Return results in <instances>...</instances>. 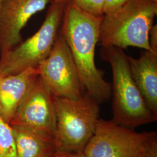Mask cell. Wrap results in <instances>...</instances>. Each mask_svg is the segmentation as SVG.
<instances>
[{"mask_svg": "<svg viewBox=\"0 0 157 157\" xmlns=\"http://www.w3.org/2000/svg\"><path fill=\"white\" fill-rule=\"evenodd\" d=\"M102 17L86 13L69 0L59 30L73 56L83 91L99 104L107 101L112 91L111 84L104 78V72L95 65V47Z\"/></svg>", "mask_w": 157, "mask_h": 157, "instance_id": "6da1fadb", "label": "cell"}, {"mask_svg": "<svg viewBox=\"0 0 157 157\" xmlns=\"http://www.w3.org/2000/svg\"><path fill=\"white\" fill-rule=\"evenodd\" d=\"M102 59L108 62L112 73V111L115 123L134 129L157 120L133 79L128 56L123 49L102 47Z\"/></svg>", "mask_w": 157, "mask_h": 157, "instance_id": "7a4b0ae2", "label": "cell"}, {"mask_svg": "<svg viewBox=\"0 0 157 157\" xmlns=\"http://www.w3.org/2000/svg\"><path fill=\"white\" fill-rule=\"evenodd\" d=\"M157 13V2L130 0L117 11L103 16L98 43L102 47H135L151 51L148 36Z\"/></svg>", "mask_w": 157, "mask_h": 157, "instance_id": "3957f363", "label": "cell"}, {"mask_svg": "<svg viewBox=\"0 0 157 157\" xmlns=\"http://www.w3.org/2000/svg\"><path fill=\"white\" fill-rule=\"evenodd\" d=\"M56 113V151L83 152L100 119L99 103L87 93L78 99L52 95Z\"/></svg>", "mask_w": 157, "mask_h": 157, "instance_id": "277c9868", "label": "cell"}, {"mask_svg": "<svg viewBox=\"0 0 157 157\" xmlns=\"http://www.w3.org/2000/svg\"><path fill=\"white\" fill-rule=\"evenodd\" d=\"M67 1H52L45 20L37 32L6 56L0 57V76L37 68L47 58L58 35Z\"/></svg>", "mask_w": 157, "mask_h": 157, "instance_id": "5b68a950", "label": "cell"}, {"mask_svg": "<svg viewBox=\"0 0 157 157\" xmlns=\"http://www.w3.org/2000/svg\"><path fill=\"white\" fill-rule=\"evenodd\" d=\"M157 140L156 132H137L112 120L100 119L83 153L85 157H140Z\"/></svg>", "mask_w": 157, "mask_h": 157, "instance_id": "8992f818", "label": "cell"}, {"mask_svg": "<svg viewBox=\"0 0 157 157\" xmlns=\"http://www.w3.org/2000/svg\"><path fill=\"white\" fill-rule=\"evenodd\" d=\"M37 68L52 95L78 99L83 94L73 56L59 31L49 56Z\"/></svg>", "mask_w": 157, "mask_h": 157, "instance_id": "52a82bcc", "label": "cell"}, {"mask_svg": "<svg viewBox=\"0 0 157 157\" xmlns=\"http://www.w3.org/2000/svg\"><path fill=\"white\" fill-rule=\"evenodd\" d=\"M9 124L54 137L56 113L52 94L39 75L18 105Z\"/></svg>", "mask_w": 157, "mask_h": 157, "instance_id": "ba28073f", "label": "cell"}, {"mask_svg": "<svg viewBox=\"0 0 157 157\" xmlns=\"http://www.w3.org/2000/svg\"><path fill=\"white\" fill-rule=\"evenodd\" d=\"M50 0H2L0 4V57L22 43L21 31Z\"/></svg>", "mask_w": 157, "mask_h": 157, "instance_id": "9c48e42d", "label": "cell"}, {"mask_svg": "<svg viewBox=\"0 0 157 157\" xmlns=\"http://www.w3.org/2000/svg\"><path fill=\"white\" fill-rule=\"evenodd\" d=\"M128 58L135 84L147 106L157 115V54L144 50L138 58Z\"/></svg>", "mask_w": 157, "mask_h": 157, "instance_id": "30bf717a", "label": "cell"}, {"mask_svg": "<svg viewBox=\"0 0 157 157\" xmlns=\"http://www.w3.org/2000/svg\"><path fill=\"white\" fill-rule=\"evenodd\" d=\"M38 76L37 68H29L21 73L0 76V105L6 123L10 124L18 105Z\"/></svg>", "mask_w": 157, "mask_h": 157, "instance_id": "8fae6325", "label": "cell"}, {"mask_svg": "<svg viewBox=\"0 0 157 157\" xmlns=\"http://www.w3.org/2000/svg\"><path fill=\"white\" fill-rule=\"evenodd\" d=\"M17 157H49L56 151L54 137L40 135L17 127H12Z\"/></svg>", "mask_w": 157, "mask_h": 157, "instance_id": "7c38bea8", "label": "cell"}, {"mask_svg": "<svg viewBox=\"0 0 157 157\" xmlns=\"http://www.w3.org/2000/svg\"><path fill=\"white\" fill-rule=\"evenodd\" d=\"M0 157H17L13 130L2 118H0Z\"/></svg>", "mask_w": 157, "mask_h": 157, "instance_id": "4fadbf2b", "label": "cell"}, {"mask_svg": "<svg viewBox=\"0 0 157 157\" xmlns=\"http://www.w3.org/2000/svg\"><path fill=\"white\" fill-rule=\"evenodd\" d=\"M73 4L82 11L94 17L104 16V0H71Z\"/></svg>", "mask_w": 157, "mask_h": 157, "instance_id": "5bb4252c", "label": "cell"}, {"mask_svg": "<svg viewBox=\"0 0 157 157\" xmlns=\"http://www.w3.org/2000/svg\"><path fill=\"white\" fill-rule=\"evenodd\" d=\"M129 1L130 0H104V15H109L117 11Z\"/></svg>", "mask_w": 157, "mask_h": 157, "instance_id": "9a60e30c", "label": "cell"}, {"mask_svg": "<svg viewBox=\"0 0 157 157\" xmlns=\"http://www.w3.org/2000/svg\"><path fill=\"white\" fill-rule=\"evenodd\" d=\"M148 43L152 52L157 54V26L152 25L148 36Z\"/></svg>", "mask_w": 157, "mask_h": 157, "instance_id": "2e32d148", "label": "cell"}, {"mask_svg": "<svg viewBox=\"0 0 157 157\" xmlns=\"http://www.w3.org/2000/svg\"><path fill=\"white\" fill-rule=\"evenodd\" d=\"M140 157H157V140L146 148Z\"/></svg>", "mask_w": 157, "mask_h": 157, "instance_id": "e0dca14e", "label": "cell"}, {"mask_svg": "<svg viewBox=\"0 0 157 157\" xmlns=\"http://www.w3.org/2000/svg\"><path fill=\"white\" fill-rule=\"evenodd\" d=\"M49 157H85L83 152H54Z\"/></svg>", "mask_w": 157, "mask_h": 157, "instance_id": "ac0fdd59", "label": "cell"}, {"mask_svg": "<svg viewBox=\"0 0 157 157\" xmlns=\"http://www.w3.org/2000/svg\"><path fill=\"white\" fill-rule=\"evenodd\" d=\"M0 118H2V108L0 105Z\"/></svg>", "mask_w": 157, "mask_h": 157, "instance_id": "d6986e66", "label": "cell"}, {"mask_svg": "<svg viewBox=\"0 0 157 157\" xmlns=\"http://www.w3.org/2000/svg\"><path fill=\"white\" fill-rule=\"evenodd\" d=\"M52 1H68V0H52Z\"/></svg>", "mask_w": 157, "mask_h": 157, "instance_id": "ffe728a7", "label": "cell"}, {"mask_svg": "<svg viewBox=\"0 0 157 157\" xmlns=\"http://www.w3.org/2000/svg\"><path fill=\"white\" fill-rule=\"evenodd\" d=\"M151 1H155V2H157V0H151Z\"/></svg>", "mask_w": 157, "mask_h": 157, "instance_id": "44dd1931", "label": "cell"}, {"mask_svg": "<svg viewBox=\"0 0 157 157\" xmlns=\"http://www.w3.org/2000/svg\"><path fill=\"white\" fill-rule=\"evenodd\" d=\"M2 0H0V4H1V2H2Z\"/></svg>", "mask_w": 157, "mask_h": 157, "instance_id": "7402d4cb", "label": "cell"}]
</instances>
